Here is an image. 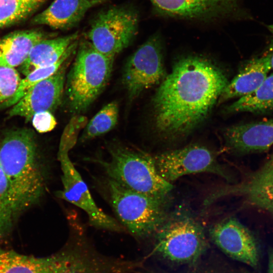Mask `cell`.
I'll use <instances>...</instances> for the list:
<instances>
[{
  "label": "cell",
  "instance_id": "8",
  "mask_svg": "<svg viewBox=\"0 0 273 273\" xmlns=\"http://www.w3.org/2000/svg\"><path fill=\"white\" fill-rule=\"evenodd\" d=\"M139 15L128 6H113L94 17L87 33L89 42L99 52L114 59L136 36Z\"/></svg>",
  "mask_w": 273,
  "mask_h": 273
},
{
  "label": "cell",
  "instance_id": "17",
  "mask_svg": "<svg viewBox=\"0 0 273 273\" xmlns=\"http://www.w3.org/2000/svg\"><path fill=\"white\" fill-rule=\"evenodd\" d=\"M110 0H55L32 19L36 25L66 30L78 24L91 8Z\"/></svg>",
  "mask_w": 273,
  "mask_h": 273
},
{
  "label": "cell",
  "instance_id": "7",
  "mask_svg": "<svg viewBox=\"0 0 273 273\" xmlns=\"http://www.w3.org/2000/svg\"><path fill=\"white\" fill-rule=\"evenodd\" d=\"M154 236V250L175 263L194 262L207 247L203 226L192 215L182 210L168 214Z\"/></svg>",
  "mask_w": 273,
  "mask_h": 273
},
{
  "label": "cell",
  "instance_id": "24",
  "mask_svg": "<svg viewBox=\"0 0 273 273\" xmlns=\"http://www.w3.org/2000/svg\"><path fill=\"white\" fill-rule=\"evenodd\" d=\"M118 112L116 102H112L104 106L86 125L81 136V141L94 139L112 130L117 123Z\"/></svg>",
  "mask_w": 273,
  "mask_h": 273
},
{
  "label": "cell",
  "instance_id": "31",
  "mask_svg": "<svg viewBox=\"0 0 273 273\" xmlns=\"http://www.w3.org/2000/svg\"><path fill=\"white\" fill-rule=\"evenodd\" d=\"M243 273H249V272H244Z\"/></svg>",
  "mask_w": 273,
  "mask_h": 273
},
{
  "label": "cell",
  "instance_id": "30",
  "mask_svg": "<svg viewBox=\"0 0 273 273\" xmlns=\"http://www.w3.org/2000/svg\"><path fill=\"white\" fill-rule=\"evenodd\" d=\"M138 270H137L136 272H135L134 273H139L138 272Z\"/></svg>",
  "mask_w": 273,
  "mask_h": 273
},
{
  "label": "cell",
  "instance_id": "27",
  "mask_svg": "<svg viewBox=\"0 0 273 273\" xmlns=\"http://www.w3.org/2000/svg\"><path fill=\"white\" fill-rule=\"evenodd\" d=\"M32 121L34 128L41 133L51 131L57 124L55 118L49 111H42L35 113L32 117Z\"/></svg>",
  "mask_w": 273,
  "mask_h": 273
},
{
  "label": "cell",
  "instance_id": "6",
  "mask_svg": "<svg viewBox=\"0 0 273 273\" xmlns=\"http://www.w3.org/2000/svg\"><path fill=\"white\" fill-rule=\"evenodd\" d=\"M108 150L109 160H95L102 166L108 177L145 195L168 196L173 185L158 173L151 155L119 145L109 147Z\"/></svg>",
  "mask_w": 273,
  "mask_h": 273
},
{
  "label": "cell",
  "instance_id": "19",
  "mask_svg": "<svg viewBox=\"0 0 273 273\" xmlns=\"http://www.w3.org/2000/svg\"><path fill=\"white\" fill-rule=\"evenodd\" d=\"M46 38L37 30H18L4 36L0 39V66L14 68L22 65L33 47Z\"/></svg>",
  "mask_w": 273,
  "mask_h": 273
},
{
  "label": "cell",
  "instance_id": "2",
  "mask_svg": "<svg viewBox=\"0 0 273 273\" xmlns=\"http://www.w3.org/2000/svg\"><path fill=\"white\" fill-rule=\"evenodd\" d=\"M0 166L8 180L15 217L42 195L44 178L33 131H11L0 143Z\"/></svg>",
  "mask_w": 273,
  "mask_h": 273
},
{
  "label": "cell",
  "instance_id": "12",
  "mask_svg": "<svg viewBox=\"0 0 273 273\" xmlns=\"http://www.w3.org/2000/svg\"><path fill=\"white\" fill-rule=\"evenodd\" d=\"M242 197L247 205L273 217V152L256 170L247 174L241 181L219 187L205 199L208 206L226 196Z\"/></svg>",
  "mask_w": 273,
  "mask_h": 273
},
{
  "label": "cell",
  "instance_id": "9",
  "mask_svg": "<svg viewBox=\"0 0 273 273\" xmlns=\"http://www.w3.org/2000/svg\"><path fill=\"white\" fill-rule=\"evenodd\" d=\"M151 158L159 175L170 183L184 175L202 172L216 174L229 182L233 180L215 154L201 145H190L151 155Z\"/></svg>",
  "mask_w": 273,
  "mask_h": 273
},
{
  "label": "cell",
  "instance_id": "20",
  "mask_svg": "<svg viewBox=\"0 0 273 273\" xmlns=\"http://www.w3.org/2000/svg\"><path fill=\"white\" fill-rule=\"evenodd\" d=\"M78 32L54 38H44L36 43L21 65L25 75L37 68L51 65L58 61L69 46L78 40Z\"/></svg>",
  "mask_w": 273,
  "mask_h": 273
},
{
  "label": "cell",
  "instance_id": "15",
  "mask_svg": "<svg viewBox=\"0 0 273 273\" xmlns=\"http://www.w3.org/2000/svg\"><path fill=\"white\" fill-rule=\"evenodd\" d=\"M68 61L53 75L31 87L13 105L9 113L10 116H20L29 121L36 113L52 112L56 109L60 105L64 95Z\"/></svg>",
  "mask_w": 273,
  "mask_h": 273
},
{
  "label": "cell",
  "instance_id": "26",
  "mask_svg": "<svg viewBox=\"0 0 273 273\" xmlns=\"http://www.w3.org/2000/svg\"><path fill=\"white\" fill-rule=\"evenodd\" d=\"M21 80L14 68L0 66V102L9 100L15 94Z\"/></svg>",
  "mask_w": 273,
  "mask_h": 273
},
{
  "label": "cell",
  "instance_id": "16",
  "mask_svg": "<svg viewBox=\"0 0 273 273\" xmlns=\"http://www.w3.org/2000/svg\"><path fill=\"white\" fill-rule=\"evenodd\" d=\"M224 137L236 154L267 151L273 146V118L231 126L224 131Z\"/></svg>",
  "mask_w": 273,
  "mask_h": 273
},
{
  "label": "cell",
  "instance_id": "22",
  "mask_svg": "<svg viewBox=\"0 0 273 273\" xmlns=\"http://www.w3.org/2000/svg\"><path fill=\"white\" fill-rule=\"evenodd\" d=\"M78 45V40L72 43L61 58L54 64L44 67L37 68L32 71L21 80L15 94L9 100L4 102L0 108H6L17 103L32 87L39 81L55 73L70 58L76 51Z\"/></svg>",
  "mask_w": 273,
  "mask_h": 273
},
{
  "label": "cell",
  "instance_id": "3",
  "mask_svg": "<svg viewBox=\"0 0 273 273\" xmlns=\"http://www.w3.org/2000/svg\"><path fill=\"white\" fill-rule=\"evenodd\" d=\"M0 273H105V265L87 241L73 236L60 250L45 257L0 248Z\"/></svg>",
  "mask_w": 273,
  "mask_h": 273
},
{
  "label": "cell",
  "instance_id": "10",
  "mask_svg": "<svg viewBox=\"0 0 273 273\" xmlns=\"http://www.w3.org/2000/svg\"><path fill=\"white\" fill-rule=\"evenodd\" d=\"M164 74L162 44L158 34L151 36L127 60L122 83L129 98L158 83Z\"/></svg>",
  "mask_w": 273,
  "mask_h": 273
},
{
  "label": "cell",
  "instance_id": "11",
  "mask_svg": "<svg viewBox=\"0 0 273 273\" xmlns=\"http://www.w3.org/2000/svg\"><path fill=\"white\" fill-rule=\"evenodd\" d=\"M62 172L63 189L58 196L83 210L89 224L97 229L123 232L125 228L117 220L103 211L96 204L85 183L71 162L68 152H58Z\"/></svg>",
  "mask_w": 273,
  "mask_h": 273
},
{
  "label": "cell",
  "instance_id": "25",
  "mask_svg": "<svg viewBox=\"0 0 273 273\" xmlns=\"http://www.w3.org/2000/svg\"><path fill=\"white\" fill-rule=\"evenodd\" d=\"M15 218L10 185L0 166V237L10 231Z\"/></svg>",
  "mask_w": 273,
  "mask_h": 273
},
{
  "label": "cell",
  "instance_id": "5",
  "mask_svg": "<svg viewBox=\"0 0 273 273\" xmlns=\"http://www.w3.org/2000/svg\"><path fill=\"white\" fill-rule=\"evenodd\" d=\"M104 183L106 197L126 230L138 239L154 235L169 214L168 196L136 192L108 177Z\"/></svg>",
  "mask_w": 273,
  "mask_h": 273
},
{
  "label": "cell",
  "instance_id": "18",
  "mask_svg": "<svg viewBox=\"0 0 273 273\" xmlns=\"http://www.w3.org/2000/svg\"><path fill=\"white\" fill-rule=\"evenodd\" d=\"M270 70L269 59L263 54L248 60L237 75L229 82L221 94L218 101L222 103L251 94L259 86Z\"/></svg>",
  "mask_w": 273,
  "mask_h": 273
},
{
  "label": "cell",
  "instance_id": "23",
  "mask_svg": "<svg viewBox=\"0 0 273 273\" xmlns=\"http://www.w3.org/2000/svg\"><path fill=\"white\" fill-rule=\"evenodd\" d=\"M46 0H0V28L19 23L33 14Z\"/></svg>",
  "mask_w": 273,
  "mask_h": 273
},
{
  "label": "cell",
  "instance_id": "4",
  "mask_svg": "<svg viewBox=\"0 0 273 273\" xmlns=\"http://www.w3.org/2000/svg\"><path fill=\"white\" fill-rule=\"evenodd\" d=\"M74 62L66 74L65 101L73 113L85 111L105 88L114 61L98 51L88 41L78 45Z\"/></svg>",
  "mask_w": 273,
  "mask_h": 273
},
{
  "label": "cell",
  "instance_id": "29",
  "mask_svg": "<svg viewBox=\"0 0 273 273\" xmlns=\"http://www.w3.org/2000/svg\"><path fill=\"white\" fill-rule=\"evenodd\" d=\"M267 273H273V248L268 250V264Z\"/></svg>",
  "mask_w": 273,
  "mask_h": 273
},
{
  "label": "cell",
  "instance_id": "28",
  "mask_svg": "<svg viewBox=\"0 0 273 273\" xmlns=\"http://www.w3.org/2000/svg\"><path fill=\"white\" fill-rule=\"evenodd\" d=\"M263 55L268 58L271 66V70H273V37L265 49Z\"/></svg>",
  "mask_w": 273,
  "mask_h": 273
},
{
  "label": "cell",
  "instance_id": "13",
  "mask_svg": "<svg viewBox=\"0 0 273 273\" xmlns=\"http://www.w3.org/2000/svg\"><path fill=\"white\" fill-rule=\"evenodd\" d=\"M162 16L215 22L243 16L240 0H150Z\"/></svg>",
  "mask_w": 273,
  "mask_h": 273
},
{
  "label": "cell",
  "instance_id": "14",
  "mask_svg": "<svg viewBox=\"0 0 273 273\" xmlns=\"http://www.w3.org/2000/svg\"><path fill=\"white\" fill-rule=\"evenodd\" d=\"M213 243L227 256L252 267H257L260 245L254 234L237 218L230 217L209 230Z\"/></svg>",
  "mask_w": 273,
  "mask_h": 273
},
{
  "label": "cell",
  "instance_id": "21",
  "mask_svg": "<svg viewBox=\"0 0 273 273\" xmlns=\"http://www.w3.org/2000/svg\"><path fill=\"white\" fill-rule=\"evenodd\" d=\"M273 110V73L267 75L259 86L242 97L227 108L230 113L263 114Z\"/></svg>",
  "mask_w": 273,
  "mask_h": 273
},
{
  "label": "cell",
  "instance_id": "1",
  "mask_svg": "<svg viewBox=\"0 0 273 273\" xmlns=\"http://www.w3.org/2000/svg\"><path fill=\"white\" fill-rule=\"evenodd\" d=\"M229 82L222 71L205 58L179 59L154 97L158 132L169 139L186 135L206 117Z\"/></svg>",
  "mask_w": 273,
  "mask_h": 273
}]
</instances>
